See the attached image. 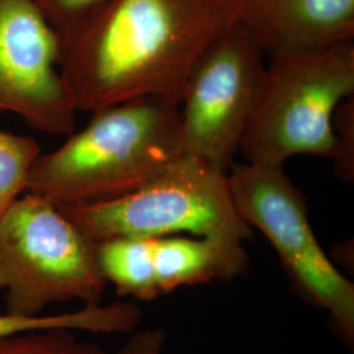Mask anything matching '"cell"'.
<instances>
[{
    "label": "cell",
    "mask_w": 354,
    "mask_h": 354,
    "mask_svg": "<svg viewBox=\"0 0 354 354\" xmlns=\"http://www.w3.org/2000/svg\"><path fill=\"white\" fill-rule=\"evenodd\" d=\"M39 153L36 140L0 131V216L26 193L29 171Z\"/></svg>",
    "instance_id": "cell-13"
},
{
    "label": "cell",
    "mask_w": 354,
    "mask_h": 354,
    "mask_svg": "<svg viewBox=\"0 0 354 354\" xmlns=\"http://www.w3.org/2000/svg\"><path fill=\"white\" fill-rule=\"evenodd\" d=\"M181 155L178 104L136 99L93 112L61 147L39 153L26 193L58 207L100 203L138 188Z\"/></svg>",
    "instance_id": "cell-2"
},
{
    "label": "cell",
    "mask_w": 354,
    "mask_h": 354,
    "mask_svg": "<svg viewBox=\"0 0 354 354\" xmlns=\"http://www.w3.org/2000/svg\"><path fill=\"white\" fill-rule=\"evenodd\" d=\"M106 285L96 243L54 203L24 193L0 216L6 313L36 317L51 304H100Z\"/></svg>",
    "instance_id": "cell-5"
},
{
    "label": "cell",
    "mask_w": 354,
    "mask_h": 354,
    "mask_svg": "<svg viewBox=\"0 0 354 354\" xmlns=\"http://www.w3.org/2000/svg\"><path fill=\"white\" fill-rule=\"evenodd\" d=\"M353 93V41L270 57L241 140L245 163L285 167L298 155L333 159V118Z\"/></svg>",
    "instance_id": "cell-3"
},
{
    "label": "cell",
    "mask_w": 354,
    "mask_h": 354,
    "mask_svg": "<svg viewBox=\"0 0 354 354\" xmlns=\"http://www.w3.org/2000/svg\"><path fill=\"white\" fill-rule=\"evenodd\" d=\"M165 333L159 328L133 332L117 354H165Z\"/></svg>",
    "instance_id": "cell-17"
},
{
    "label": "cell",
    "mask_w": 354,
    "mask_h": 354,
    "mask_svg": "<svg viewBox=\"0 0 354 354\" xmlns=\"http://www.w3.org/2000/svg\"><path fill=\"white\" fill-rule=\"evenodd\" d=\"M153 266L162 295L183 286L243 277L250 257L238 241L168 235L153 238Z\"/></svg>",
    "instance_id": "cell-10"
},
{
    "label": "cell",
    "mask_w": 354,
    "mask_h": 354,
    "mask_svg": "<svg viewBox=\"0 0 354 354\" xmlns=\"http://www.w3.org/2000/svg\"><path fill=\"white\" fill-rule=\"evenodd\" d=\"M75 333L64 328L17 332L0 337V354H106L99 345Z\"/></svg>",
    "instance_id": "cell-14"
},
{
    "label": "cell",
    "mask_w": 354,
    "mask_h": 354,
    "mask_svg": "<svg viewBox=\"0 0 354 354\" xmlns=\"http://www.w3.org/2000/svg\"><path fill=\"white\" fill-rule=\"evenodd\" d=\"M142 311L137 304L113 302L83 306L80 310L64 314H45L24 317L0 314V337L32 329L64 328L91 333H133L138 328Z\"/></svg>",
    "instance_id": "cell-12"
},
{
    "label": "cell",
    "mask_w": 354,
    "mask_h": 354,
    "mask_svg": "<svg viewBox=\"0 0 354 354\" xmlns=\"http://www.w3.org/2000/svg\"><path fill=\"white\" fill-rule=\"evenodd\" d=\"M239 16V0H111L62 48L76 111L146 97L180 104L197 59Z\"/></svg>",
    "instance_id": "cell-1"
},
{
    "label": "cell",
    "mask_w": 354,
    "mask_h": 354,
    "mask_svg": "<svg viewBox=\"0 0 354 354\" xmlns=\"http://www.w3.org/2000/svg\"><path fill=\"white\" fill-rule=\"evenodd\" d=\"M102 276L118 295L153 301L160 295L153 266V238H114L96 243Z\"/></svg>",
    "instance_id": "cell-11"
},
{
    "label": "cell",
    "mask_w": 354,
    "mask_h": 354,
    "mask_svg": "<svg viewBox=\"0 0 354 354\" xmlns=\"http://www.w3.org/2000/svg\"><path fill=\"white\" fill-rule=\"evenodd\" d=\"M239 23L269 57L354 38V0H239Z\"/></svg>",
    "instance_id": "cell-9"
},
{
    "label": "cell",
    "mask_w": 354,
    "mask_h": 354,
    "mask_svg": "<svg viewBox=\"0 0 354 354\" xmlns=\"http://www.w3.org/2000/svg\"><path fill=\"white\" fill-rule=\"evenodd\" d=\"M61 54V37L35 0H0V111L46 134L74 133Z\"/></svg>",
    "instance_id": "cell-8"
},
{
    "label": "cell",
    "mask_w": 354,
    "mask_h": 354,
    "mask_svg": "<svg viewBox=\"0 0 354 354\" xmlns=\"http://www.w3.org/2000/svg\"><path fill=\"white\" fill-rule=\"evenodd\" d=\"M62 41L80 33L111 0H35Z\"/></svg>",
    "instance_id": "cell-15"
},
{
    "label": "cell",
    "mask_w": 354,
    "mask_h": 354,
    "mask_svg": "<svg viewBox=\"0 0 354 354\" xmlns=\"http://www.w3.org/2000/svg\"><path fill=\"white\" fill-rule=\"evenodd\" d=\"M264 57L241 23L203 51L178 104L181 153L231 169L259 97Z\"/></svg>",
    "instance_id": "cell-7"
},
{
    "label": "cell",
    "mask_w": 354,
    "mask_h": 354,
    "mask_svg": "<svg viewBox=\"0 0 354 354\" xmlns=\"http://www.w3.org/2000/svg\"><path fill=\"white\" fill-rule=\"evenodd\" d=\"M228 181L241 218L272 243L294 290L307 304L326 311L342 342L352 348L354 285L320 245L306 198L285 167L234 165Z\"/></svg>",
    "instance_id": "cell-6"
},
{
    "label": "cell",
    "mask_w": 354,
    "mask_h": 354,
    "mask_svg": "<svg viewBox=\"0 0 354 354\" xmlns=\"http://www.w3.org/2000/svg\"><path fill=\"white\" fill-rule=\"evenodd\" d=\"M59 209L95 243L168 235L243 243L253 235L232 200L227 171L189 153L120 197Z\"/></svg>",
    "instance_id": "cell-4"
},
{
    "label": "cell",
    "mask_w": 354,
    "mask_h": 354,
    "mask_svg": "<svg viewBox=\"0 0 354 354\" xmlns=\"http://www.w3.org/2000/svg\"><path fill=\"white\" fill-rule=\"evenodd\" d=\"M353 97L345 100L336 111L333 127L337 140V150L333 160L336 172L345 181L353 180Z\"/></svg>",
    "instance_id": "cell-16"
}]
</instances>
